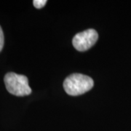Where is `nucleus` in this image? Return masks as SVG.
<instances>
[{
	"label": "nucleus",
	"instance_id": "nucleus-1",
	"mask_svg": "<svg viewBox=\"0 0 131 131\" xmlns=\"http://www.w3.org/2000/svg\"><path fill=\"white\" fill-rule=\"evenodd\" d=\"M93 85L94 82L91 77L82 74H73L64 80L63 88L67 94L77 96L88 92Z\"/></svg>",
	"mask_w": 131,
	"mask_h": 131
},
{
	"label": "nucleus",
	"instance_id": "nucleus-2",
	"mask_svg": "<svg viewBox=\"0 0 131 131\" xmlns=\"http://www.w3.org/2000/svg\"><path fill=\"white\" fill-rule=\"evenodd\" d=\"M5 87L9 93L16 96H26L31 93L28 78L24 75L9 72L5 77Z\"/></svg>",
	"mask_w": 131,
	"mask_h": 131
},
{
	"label": "nucleus",
	"instance_id": "nucleus-3",
	"mask_svg": "<svg viewBox=\"0 0 131 131\" xmlns=\"http://www.w3.org/2000/svg\"><path fill=\"white\" fill-rule=\"evenodd\" d=\"M98 38V33L95 30L88 29L76 34L73 38L72 43L75 49L78 51H86L95 44Z\"/></svg>",
	"mask_w": 131,
	"mask_h": 131
},
{
	"label": "nucleus",
	"instance_id": "nucleus-4",
	"mask_svg": "<svg viewBox=\"0 0 131 131\" xmlns=\"http://www.w3.org/2000/svg\"><path fill=\"white\" fill-rule=\"evenodd\" d=\"M34 3V6L37 8V9H41L45 5H46L47 1L46 0H34L33 2Z\"/></svg>",
	"mask_w": 131,
	"mask_h": 131
},
{
	"label": "nucleus",
	"instance_id": "nucleus-5",
	"mask_svg": "<svg viewBox=\"0 0 131 131\" xmlns=\"http://www.w3.org/2000/svg\"><path fill=\"white\" fill-rule=\"evenodd\" d=\"M3 46H4V34H3L2 29L0 26V52L2 51Z\"/></svg>",
	"mask_w": 131,
	"mask_h": 131
}]
</instances>
